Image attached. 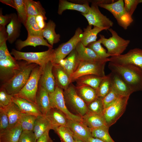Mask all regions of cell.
I'll return each mask as SVG.
<instances>
[{
	"mask_svg": "<svg viewBox=\"0 0 142 142\" xmlns=\"http://www.w3.org/2000/svg\"><path fill=\"white\" fill-rule=\"evenodd\" d=\"M75 87L78 94L87 104L98 97L97 90L88 86L76 84Z\"/></svg>",
	"mask_w": 142,
	"mask_h": 142,
	"instance_id": "obj_30",
	"label": "cell"
},
{
	"mask_svg": "<svg viewBox=\"0 0 142 142\" xmlns=\"http://www.w3.org/2000/svg\"><path fill=\"white\" fill-rule=\"evenodd\" d=\"M109 129L108 128H101L90 130L92 136L93 138L104 142H115L110 135Z\"/></svg>",
	"mask_w": 142,
	"mask_h": 142,
	"instance_id": "obj_39",
	"label": "cell"
},
{
	"mask_svg": "<svg viewBox=\"0 0 142 142\" xmlns=\"http://www.w3.org/2000/svg\"><path fill=\"white\" fill-rule=\"evenodd\" d=\"M87 104L88 112L103 115L104 108L102 98L97 97L92 101Z\"/></svg>",
	"mask_w": 142,
	"mask_h": 142,
	"instance_id": "obj_41",
	"label": "cell"
},
{
	"mask_svg": "<svg viewBox=\"0 0 142 142\" xmlns=\"http://www.w3.org/2000/svg\"><path fill=\"white\" fill-rule=\"evenodd\" d=\"M111 72L119 75L134 92L142 90V70L135 65L109 62Z\"/></svg>",
	"mask_w": 142,
	"mask_h": 142,
	"instance_id": "obj_1",
	"label": "cell"
},
{
	"mask_svg": "<svg viewBox=\"0 0 142 142\" xmlns=\"http://www.w3.org/2000/svg\"><path fill=\"white\" fill-rule=\"evenodd\" d=\"M53 72L56 86L63 90L66 89L71 83L70 77L67 73L59 64L53 65Z\"/></svg>",
	"mask_w": 142,
	"mask_h": 142,
	"instance_id": "obj_23",
	"label": "cell"
},
{
	"mask_svg": "<svg viewBox=\"0 0 142 142\" xmlns=\"http://www.w3.org/2000/svg\"><path fill=\"white\" fill-rule=\"evenodd\" d=\"M21 23L17 14L15 13L12 14L11 20L6 28L8 35L7 40L10 43H13L19 37Z\"/></svg>",
	"mask_w": 142,
	"mask_h": 142,
	"instance_id": "obj_27",
	"label": "cell"
},
{
	"mask_svg": "<svg viewBox=\"0 0 142 142\" xmlns=\"http://www.w3.org/2000/svg\"><path fill=\"white\" fill-rule=\"evenodd\" d=\"M124 7L126 12L131 17L138 5L142 3V0H124Z\"/></svg>",
	"mask_w": 142,
	"mask_h": 142,
	"instance_id": "obj_47",
	"label": "cell"
},
{
	"mask_svg": "<svg viewBox=\"0 0 142 142\" xmlns=\"http://www.w3.org/2000/svg\"><path fill=\"white\" fill-rule=\"evenodd\" d=\"M106 61H81L76 71L70 77L71 83L79 77L87 75H94L101 77L105 76L104 69Z\"/></svg>",
	"mask_w": 142,
	"mask_h": 142,
	"instance_id": "obj_6",
	"label": "cell"
},
{
	"mask_svg": "<svg viewBox=\"0 0 142 142\" xmlns=\"http://www.w3.org/2000/svg\"><path fill=\"white\" fill-rule=\"evenodd\" d=\"M53 130L59 136L61 142H75L72 133L67 126H58Z\"/></svg>",
	"mask_w": 142,
	"mask_h": 142,
	"instance_id": "obj_37",
	"label": "cell"
},
{
	"mask_svg": "<svg viewBox=\"0 0 142 142\" xmlns=\"http://www.w3.org/2000/svg\"><path fill=\"white\" fill-rule=\"evenodd\" d=\"M9 126L8 117L4 109L0 107V133L5 130Z\"/></svg>",
	"mask_w": 142,
	"mask_h": 142,
	"instance_id": "obj_49",
	"label": "cell"
},
{
	"mask_svg": "<svg viewBox=\"0 0 142 142\" xmlns=\"http://www.w3.org/2000/svg\"><path fill=\"white\" fill-rule=\"evenodd\" d=\"M80 61L75 49L65 58L60 60L58 64L62 66L70 77L78 68Z\"/></svg>",
	"mask_w": 142,
	"mask_h": 142,
	"instance_id": "obj_18",
	"label": "cell"
},
{
	"mask_svg": "<svg viewBox=\"0 0 142 142\" xmlns=\"http://www.w3.org/2000/svg\"><path fill=\"white\" fill-rule=\"evenodd\" d=\"M112 86L109 78L107 75L103 78L97 90V97L103 98L110 92Z\"/></svg>",
	"mask_w": 142,
	"mask_h": 142,
	"instance_id": "obj_42",
	"label": "cell"
},
{
	"mask_svg": "<svg viewBox=\"0 0 142 142\" xmlns=\"http://www.w3.org/2000/svg\"><path fill=\"white\" fill-rule=\"evenodd\" d=\"M19 68L15 58L0 60V79L3 84L11 79Z\"/></svg>",
	"mask_w": 142,
	"mask_h": 142,
	"instance_id": "obj_15",
	"label": "cell"
},
{
	"mask_svg": "<svg viewBox=\"0 0 142 142\" xmlns=\"http://www.w3.org/2000/svg\"><path fill=\"white\" fill-rule=\"evenodd\" d=\"M109 60V62L116 64L133 65L142 70V49H131L125 54L111 56Z\"/></svg>",
	"mask_w": 142,
	"mask_h": 142,
	"instance_id": "obj_13",
	"label": "cell"
},
{
	"mask_svg": "<svg viewBox=\"0 0 142 142\" xmlns=\"http://www.w3.org/2000/svg\"><path fill=\"white\" fill-rule=\"evenodd\" d=\"M53 127L67 126L68 119L60 110L55 108H51L45 116Z\"/></svg>",
	"mask_w": 142,
	"mask_h": 142,
	"instance_id": "obj_25",
	"label": "cell"
},
{
	"mask_svg": "<svg viewBox=\"0 0 142 142\" xmlns=\"http://www.w3.org/2000/svg\"><path fill=\"white\" fill-rule=\"evenodd\" d=\"M37 139L33 131L23 130L19 142H37Z\"/></svg>",
	"mask_w": 142,
	"mask_h": 142,
	"instance_id": "obj_48",
	"label": "cell"
},
{
	"mask_svg": "<svg viewBox=\"0 0 142 142\" xmlns=\"http://www.w3.org/2000/svg\"><path fill=\"white\" fill-rule=\"evenodd\" d=\"M35 17L37 24L41 29H43L46 24L47 23L45 22L46 20L43 16L40 15H37Z\"/></svg>",
	"mask_w": 142,
	"mask_h": 142,
	"instance_id": "obj_51",
	"label": "cell"
},
{
	"mask_svg": "<svg viewBox=\"0 0 142 142\" xmlns=\"http://www.w3.org/2000/svg\"><path fill=\"white\" fill-rule=\"evenodd\" d=\"M75 139V142H83V141L80 140H78L77 139H75V138H74Z\"/></svg>",
	"mask_w": 142,
	"mask_h": 142,
	"instance_id": "obj_55",
	"label": "cell"
},
{
	"mask_svg": "<svg viewBox=\"0 0 142 142\" xmlns=\"http://www.w3.org/2000/svg\"><path fill=\"white\" fill-rule=\"evenodd\" d=\"M82 117V122L90 129L109 128L103 115L88 112Z\"/></svg>",
	"mask_w": 142,
	"mask_h": 142,
	"instance_id": "obj_26",
	"label": "cell"
},
{
	"mask_svg": "<svg viewBox=\"0 0 142 142\" xmlns=\"http://www.w3.org/2000/svg\"><path fill=\"white\" fill-rule=\"evenodd\" d=\"M55 23L51 20H49L42 29L43 37L45 38L48 43L52 46L60 40V35L57 34L55 31Z\"/></svg>",
	"mask_w": 142,
	"mask_h": 142,
	"instance_id": "obj_29",
	"label": "cell"
},
{
	"mask_svg": "<svg viewBox=\"0 0 142 142\" xmlns=\"http://www.w3.org/2000/svg\"><path fill=\"white\" fill-rule=\"evenodd\" d=\"M49 95L51 108H56L60 110L69 120L82 121V116L72 113L68 109L64 98L63 90L56 86L54 92L49 93Z\"/></svg>",
	"mask_w": 142,
	"mask_h": 142,
	"instance_id": "obj_11",
	"label": "cell"
},
{
	"mask_svg": "<svg viewBox=\"0 0 142 142\" xmlns=\"http://www.w3.org/2000/svg\"><path fill=\"white\" fill-rule=\"evenodd\" d=\"M14 1L18 17L21 23L25 26L28 16L24 0H14Z\"/></svg>",
	"mask_w": 142,
	"mask_h": 142,
	"instance_id": "obj_40",
	"label": "cell"
},
{
	"mask_svg": "<svg viewBox=\"0 0 142 142\" xmlns=\"http://www.w3.org/2000/svg\"><path fill=\"white\" fill-rule=\"evenodd\" d=\"M37 117L34 115L22 113L18 123L23 130L33 131L35 121Z\"/></svg>",
	"mask_w": 142,
	"mask_h": 142,
	"instance_id": "obj_38",
	"label": "cell"
},
{
	"mask_svg": "<svg viewBox=\"0 0 142 142\" xmlns=\"http://www.w3.org/2000/svg\"><path fill=\"white\" fill-rule=\"evenodd\" d=\"M91 3L89 13L82 14L87 19L89 25L108 30L113 26V22L101 13L97 4Z\"/></svg>",
	"mask_w": 142,
	"mask_h": 142,
	"instance_id": "obj_12",
	"label": "cell"
},
{
	"mask_svg": "<svg viewBox=\"0 0 142 142\" xmlns=\"http://www.w3.org/2000/svg\"><path fill=\"white\" fill-rule=\"evenodd\" d=\"M89 25L86 28H84L80 42L83 45L87 47L89 44L96 41L97 35L100 32L105 30L104 28Z\"/></svg>",
	"mask_w": 142,
	"mask_h": 142,
	"instance_id": "obj_31",
	"label": "cell"
},
{
	"mask_svg": "<svg viewBox=\"0 0 142 142\" xmlns=\"http://www.w3.org/2000/svg\"><path fill=\"white\" fill-rule=\"evenodd\" d=\"M0 1L3 3L8 5L15 9L14 0H1Z\"/></svg>",
	"mask_w": 142,
	"mask_h": 142,
	"instance_id": "obj_53",
	"label": "cell"
},
{
	"mask_svg": "<svg viewBox=\"0 0 142 142\" xmlns=\"http://www.w3.org/2000/svg\"><path fill=\"white\" fill-rule=\"evenodd\" d=\"M12 102L19 108L21 112L35 115L37 116L42 115L37 105L25 99L13 96Z\"/></svg>",
	"mask_w": 142,
	"mask_h": 142,
	"instance_id": "obj_17",
	"label": "cell"
},
{
	"mask_svg": "<svg viewBox=\"0 0 142 142\" xmlns=\"http://www.w3.org/2000/svg\"><path fill=\"white\" fill-rule=\"evenodd\" d=\"M44 45L47 46L49 48H53V47L49 44L44 37L42 36H28L25 40H17L16 43V47L17 49L20 50L24 47L32 46L36 47L39 45Z\"/></svg>",
	"mask_w": 142,
	"mask_h": 142,
	"instance_id": "obj_28",
	"label": "cell"
},
{
	"mask_svg": "<svg viewBox=\"0 0 142 142\" xmlns=\"http://www.w3.org/2000/svg\"><path fill=\"white\" fill-rule=\"evenodd\" d=\"M23 130L19 123L0 133V142H19Z\"/></svg>",
	"mask_w": 142,
	"mask_h": 142,
	"instance_id": "obj_24",
	"label": "cell"
},
{
	"mask_svg": "<svg viewBox=\"0 0 142 142\" xmlns=\"http://www.w3.org/2000/svg\"><path fill=\"white\" fill-rule=\"evenodd\" d=\"M99 7L110 12L116 19L118 24L124 29H126L133 20L126 11L123 0H118L110 4H101Z\"/></svg>",
	"mask_w": 142,
	"mask_h": 142,
	"instance_id": "obj_7",
	"label": "cell"
},
{
	"mask_svg": "<svg viewBox=\"0 0 142 142\" xmlns=\"http://www.w3.org/2000/svg\"><path fill=\"white\" fill-rule=\"evenodd\" d=\"M18 62L19 68L13 77L1 86L12 96L17 94L23 88L28 80L32 70L37 65L35 63H29L24 60Z\"/></svg>",
	"mask_w": 142,
	"mask_h": 142,
	"instance_id": "obj_2",
	"label": "cell"
},
{
	"mask_svg": "<svg viewBox=\"0 0 142 142\" xmlns=\"http://www.w3.org/2000/svg\"><path fill=\"white\" fill-rule=\"evenodd\" d=\"M54 49L49 48L47 50L40 52H22L12 49L10 53L16 60H23L29 63H35L42 68L52 60Z\"/></svg>",
	"mask_w": 142,
	"mask_h": 142,
	"instance_id": "obj_3",
	"label": "cell"
},
{
	"mask_svg": "<svg viewBox=\"0 0 142 142\" xmlns=\"http://www.w3.org/2000/svg\"><path fill=\"white\" fill-rule=\"evenodd\" d=\"M0 25L5 26L8 23L11 22L12 18V14L3 15L1 10H0Z\"/></svg>",
	"mask_w": 142,
	"mask_h": 142,
	"instance_id": "obj_50",
	"label": "cell"
},
{
	"mask_svg": "<svg viewBox=\"0 0 142 142\" xmlns=\"http://www.w3.org/2000/svg\"><path fill=\"white\" fill-rule=\"evenodd\" d=\"M67 126L72 133L74 138L87 142L92 137L90 129L82 121L68 119Z\"/></svg>",
	"mask_w": 142,
	"mask_h": 142,
	"instance_id": "obj_16",
	"label": "cell"
},
{
	"mask_svg": "<svg viewBox=\"0 0 142 142\" xmlns=\"http://www.w3.org/2000/svg\"><path fill=\"white\" fill-rule=\"evenodd\" d=\"M28 32V36H42V29L37 24L34 16L28 17L25 25Z\"/></svg>",
	"mask_w": 142,
	"mask_h": 142,
	"instance_id": "obj_36",
	"label": "cell"
},
{
	"mask_svg": "<svg viewBox=\"0 0 142 142\" xmlns=\"http://www.w3.org/2000/svg\"><path fill=\"white\" fill-rule=\"evenodd\" d=\"M83 31L80 28L77 29L73 36L66 42L62 43L54 49L53 58L51 62L53 65L58 64L60 61L68 55L80 42Z\"/></svg>",
	"mask_w": 142,
	"mask_h": 142,
	"instance_id": "obj_10",
	"label": "cell"
},
{
	"mask_svg": "<svg viewBox=\"0 0 142 142\" xmlns=\"http://www.w3.org/2000/svg\"><path fill=\"white\" fill-rule=\"evenodd\" d=\"M105 77H102L94 75H87L79 77L75 82L77 84L85 85L97 90L100 83Z\"/></svg>",
	"mask_w": 142,
	"mask_h": 142,
	"instance_id": "obj_35",
	"label": "cell"
},
{
	"mask_svg": "<svg viewBox=\"0 0 142 142\" xmlns=\"http://www.w3.org/2000/svg\"><path fill=\"white\" fill-rule=\"evenodd\" d=\"M84 3L79 4L71 2L65 0H60L59 1L58 13L61 15L66 10L77 11L82 13V14H87L89 11L90 7L88 1H84Z\"/></svg>",
	"mask_w": 142,
	"mask_h": 142,
	"instance_id": "obj_21",
	"label": "cell"
},
{
	"mask_svg": "<svg viewBox=\"0 0 142 142\" xmlns=\"http://www.w3.org/2000/svg\"><path fill=\"white\" fill-rule=\"evenodd\" d=\"M63 94L66 105L73 109L78 115L82 117L88 112L87 104L79 95L75 86L72 83L63 90Z\"/></svg>",
	"mask_w": 142,
	"mask_h": 142,
	"instance_id": "obj_9",
	"label": "cell"
},
{
	"mask_svg": "<svg viewBox=\"0 0 142 142\" xmlns=\"http://www.w3.org/2000/svg\"><path fill=\"white\" fill-rule=\"evenodd\" d=\"M7 40V39L6 38H0V60L14 58L8 50L6 43Z\"/></svg>",
	"mask_w": 142,
	"mask_h": 142,
	"instance_id": "obj_46",
	"label": "cell"
},
{
	"mask_svg": "<svg viewBox=\"0 0 142 142\" xmlns=\"http://www.w3.org/2000/svg\"><path fill=\"white\" fill-rule=\"evenodd\" d=\"M101 44V40L100 39L98 40L90 43L87 47L93 50L97 55L102 58H107L111 57L107 53L106 50L102 47Z\"/></svg>",
	"mask_w": 142,
	"mask_h": 142,
	"instance_id": "obj_43",
	"label": "cell"
},
{
	"mask_svg": "<svg viewBox=\"0 0 142 142\" xmlns=\"http://www.w3.org/2000/svg\"><path fill=\"white\" fill-rule=\"evenodd\" d=\"M53 65L49 62L42 69L39 85L44 88L49 93H53L56 87L55 80L53 72Z\"/></svg>",
	"mask_w": 142,
	"mask_h": 142,
	"instance_id": "obj_14",
	"label": "cell"
},
{
	"mask_svg": "<svg viewBox=\"0 0 142 142\" xmlns=\"http://www.w3.org/2000/svg\"><path fill=\"white\" fill-rule=\"evenodd\" d=\"M42 70V68L37 65L32 70L24 86L18 93L14 96L25 99L37 104L36 95Z\"/></svg>",
	"mask_w": 142,
	"mask_h": 142,
	"instance_id": "obj_4",
	"label": "cell"
},
{
	"mask_svg": "<svg viewBox=\"0 0 142 142\" xmlns=\"http://www.w3.org/2000/svg\"><path fill=\"white\" fill-rule=\"evenodd\" d=\"M87 142H104L98 139L91 137L90 138Z\"/></svg>",
	"mask_w": 142,
	"mask_h": 142,
	"instance_id": "obj_54",
	"label": "cell"
},
{
	"mask_svg": "<svg viewBox=\"0 0 142 142\" xmlns=\"http://www.w3.org/2000/svg\"><path fill=\"white\" fill-rule=\"evenodd\" d=\"M121 96H122L120 95L112 87L109 93L102 98L104 109L115 102Z\"/></svg>",
	"mask_w": 142,
	"mask_h": 142,
	"instance_id": "obj_44",
	"label": "cell"
},
{
	"mask_svg": "<svg viewBox=\"0 0 142 142\" xmlns=\"http://www.w3.org/2000/svg\"><path fill=\"white\" fill-rule=\"evenodd\" d=\"M24 2L28 17L40 15L47 20L45 10L39 1L24 0Z\"/></svg>",
	"mask_w": 142,
	"mask_h": 142,
	"instance_id": "obj_33",
	"label": "cell"
},
{
	"mask_svg": "<svg viewBox=\"0 0 142 142\" xmlns=\"http://www.w3.org/2000/svg\"><path fill=\"white\" fill-rule=\"evenodd\" d=\"M75 49L80 61H109V58L104 59L100 57L92 49L84 46L80 42Z\"/></svg>",
	"mask_w": 142,
	"mask_h": 142,
	"instance_id": "obj_19",
	"label": "cell"
},
{
	"mask_svg": "<svg viewBox=\"0 0 142 142\" xmlns=\"http://www.w3.org/2000/svg\"><path fill=\"white\" fill-rule=\"evenodd\" d=\"M108 30L112 36L107 38L102 35L100 34L101 44L107 49V53L111 56L122 54L126 50L130 41L120 37L115 30L111 28Z\"/></svg>",
	"mask_w": 142,
	"mask_h": 142,
	"instance_id": "obj_5",
	"label": "cell"
},
{
	"mask_svg": "<svg viewBox=\"0 0 142 142\" xmlns=\"http://www.w3.org/2000/svg\"><path fill=\"white\" fill-rule=\"evenodd\" d=\"M2 108L8 117L9 121V127L13 126L18 123L22 113L14 103L13 102L8 106Z\"/></svg>",
	"mask_w": 142,
	"mask_h": 142,
	"instance_id": "obj_34",
	"label": "cell"
},
{
	"mask_svg": "<svg viewBox=\"0 0 142 142\" xmlns=\"http://www.w3.org/2000/svg\"><path fill=\"white\" fill-rule=\"evenodd\" d=\"M49 131H47L39 137L37 139V142H53L49 136Z\"/></svg>",
	"mask_w": 142,
	"mask_h": 142,
	"instance_id": "obj_52",
	"label": "cell"
},
{
	"mask_svg": "<svg viewBox=\"0 0 142 142\" xmlns=\"http://www.w3.org/2000/svg\"><path fill=\"white\" fill-rule=\"evenodd\" d=\"M112 87L120 95L123 96H130L133 93L126 84L117 74L111 72L108 75Z\"/></svg>",
	"mask_w": 142,
	"mask_h": 142,
	"instance_id": "obj_20",
	"label": "cell"
},
{
	"mask_svg": "<svg viewBox=\"0 0 142 142\" xmlns=\"http://www.w3.org/2000/svg\"><path fill=\"white\" fill-rule=\"evenodd\" d=\"M50 129H53V127L45 116L42 115L37 116L33 130L37 139Z\"/></svg>",
	"mask_w": 142,
	"mask_h": 142,
	"instance_id": "obj_32",
	"label": "cell"
},
{
	"mask_svg": "<svg viewBox=\"0 0 142 142\" xmlns=\"http://www.w3.org/2000/svg\"><path fill=\"white\" fill-rule=\"evenodd\" d=\"M13 96L1 86L0 89V107L4 108L11 104L13 102Z\"/></svg>",
	"mask_w": 142,
	"mask_h": 142,
	"instance_id": "obj_45",
	"label": "cell"
},
{
	"mask_svg": "<svg viewBox=\"0 0 142 142\" xmlns=\"http://www.w3.org/2000/svg\"><path fill=\"white\" fill-rule=\"evenodd\" d=\"M129 97L121 96L104 109L103 116L109 128L114 124L124 114Z\"/></svg>",
	"mask_w": 142,
	"mask_h": 142,
	"instance_id": "obj_8",
	"label": "cell"
},
{
	"mask_svg": "<svg viewBox=\"0 0 142 142\" xmlns=\"http://www.w3.org/2000/svg\"><path fill=\"white\" fill-rule=\"evenodd\" d=\"M36 100L37 104L42 114L45 116L51 108L49 93L43 87L38 85Z\"/></svg>",
	"mask_w": 142,
	"mask_h": 142,
	"instance_id": "obj_22",
	"label": "cell"
}]
</instances>
